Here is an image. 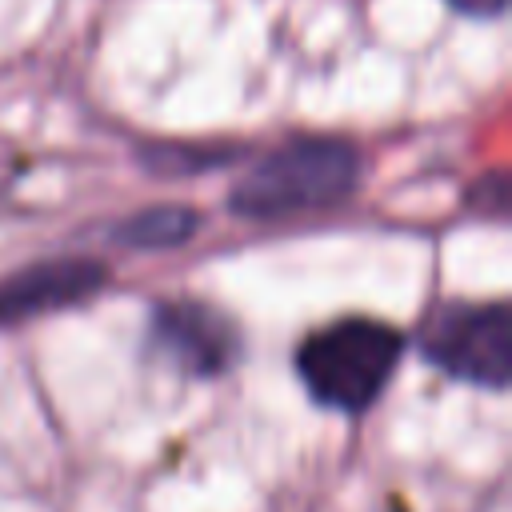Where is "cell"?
Here are the masks:
<instances>
[{
    "instance_id": "obj_1",
    "label": "cell",
    "mask_w": 512,
    "mask_h": 512,
    "mask_svg": "<svg viewBox=\"0 0 512 512\" xmlns=\"http://www.w3.org/2000/svg\"><path fill=\"white\" fill-rule=\"evenodd\" d=\"M360 184V156L344 140H292L268 152L236 188L232 212L256 220L300 216L340 204Z\"/></svg>"
},
{
    "instance_id": "obj_2",
    "label": "cell",
    "mask_w": 512,
    "mask_h": 512,
    "mask_svg": "<svg viewBox=\"0 0 512 512\" xmlns=\"http://www.w3.org/2000/svg\"><path fill=\"white\" fill-rule=\"evenodd\" d=\"M400 360V336L380 320H340L312 332L300 348V380L316 404L360 412L388 384Z\"/></svg>"
},
{
    "instance_id": "obj_3",
    "label": "cell",
    "mask_w": 512,
    "mask_h": 512,
    "mask_svg": "<svg viewBox=\"0 0 512 512\" xmlns=\"http://www.w3.org/2000/svg\"><path fill=\"white\" fill-rule=\"evenodd\" d=\"M424 352L448 376L504 388L512 376V312L508 304H452L424 328Z\"/></svg>"
},
{
    "instance_id": "obj_4",
    "label": "cell",
    "mask_w": 512,
    "mask_h": 512,
    "mask_svg": "<svg viewBox=\"0 0 512 512\" xmlns=\"http://www.w3.org/2000/svg\"><path fill=\"white\" fill-rule=\"evenodd\" d=\"M152 340L188 372H224L236 356L232 324L204 304H164L152 320Z\"/></svg>"
},
{
    "instance_id": "obj_5",
    "label": "cell",
    "mask_w": 512,
    "mask_h": 512,
    "mask_svg": "<svg viewBox=\"0 0 512 512\" xmlns=\"http://www.w3.org/2000/svg\"><path fill=\"white\" fill-rule=\"evenodd\" d=\"M100 284V268L92 260H52L24 268L20 276L0 284V324L48 312L56 304L80 300Z\"/></svg>"
},
{
    "instance_id": "obj_6",
    "label": "cell",
    "mask_w": 512,
    "mask_h": 512,
    "mask_svg": "<svg viewBox=\"0 0 512 512\" xmlns=\"http://www.w3.org/2000/svg\"><path fill=\"white\" fill-rule=\"evenodd\" d=\"M196 232V216L184 208H148L140 216H132L128 224H120V244L132 248H168L180 244Z\"/></svg>"
},
{
    "instance_id": "obj_7",
    "label": "cell",
    "mask_w": 512,
    "mask_h": 512,
    "mask_svg": "<svg viewBox=\"0 0 512 512\" xmlns=\"http://www.w3.org/2000/svg\"><path fill=\"white\" fill-rule=\"evenodd\" d=\"M460 12H472V16H500L508 0H452Z\"/></svg>"
}]
</instances>
